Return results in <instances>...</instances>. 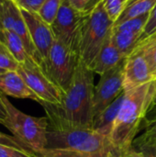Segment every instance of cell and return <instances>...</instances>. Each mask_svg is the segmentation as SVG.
Masks as SVG:
<instances>
[{
	"label": "cell",
	"mask_w": 156,
	"mask_h": 157,
	"mask_svg": "<svg viewBox=\"0 0 156 157\" xmlns=\"http://www.w3.org/2000/svg\"><path fill=\"white\" fill-rule=\"evenodd\" d=\"M94 74L78 59L71 82L63 92L62 104L55 106L45 102L40 103L47 118L58 120L71 126L92 128L95 118Z\"/></svg>",
	"instance_id": "1"
},
{
	"label": "cell",
	"mask_w": 156,
	"mask_h": 157,
	"mask_svg": "<svg viewBox=\"0 0 156 157\" xmlns=\"http://www.w3.org/2000/svg\"><path fill=\"white\" fill-rule=\"evenodd\" d=\"M153 93L154 81L125 92L109 136L113 151L119 156L132 148L137 133L143 129Z\"/></svg>",
	"instance_id": "2"
},
{
	"label": "cell",
	"mask_w": 156,
	"mask_h": 157,
	"mask_svg": "<svg viewBox=\"0 0 156 157\" xmlns=\"http://www.w3.org/2000/svg\"><path fill=\"white\" fill-rule=\"evenodd\" d=\"M45 149L73 150L87 154L113 151L109 137L92 128L71 126L58 120L48 118Z\"/></svg>",
	"instance_id": "3"
},
{
	"label": "cell",
	"mask_w": 156,
	"mask_h": 157,
	"mask_svg": "<svg viewBox=\"0 0 156 157\" xmlns=\"http://www.w3.org/2000/svg\"><path fill=\"white\" fill-rule=\"evenodd\" d=\"M2 98L6 109V118L2 122L13 136L28 149L39 154L45 149L47 143L48 118L33 117L17 109L6 95Z\"/></svg>",
	"instance_id": "4"
},
{
	"label": "cell",
	"mask_w": 156,
	"mask_h": 157,
	"mask_svg": "<svg viewBox=\"0 0 156 157\" xmlns=\"http://www.w3.org/2000/svg\"><path fill=\"white\" fill-rule=\"evenodd\" d=\"M113 26L114 23L108 16L102 1L91 13L85 16L80 31L77 52L79 59L90 69Z\"/></svg>",
	"instance_id": "5"
},
{
	"label": "cell",
	"mask_w": 156,
	"mask_h": 157,
	"mask_svg": "<svg viewBox=\"0 0 156 157\" xmlns=\"http://www.w3.org/2000/svg\"><path fill=\"white\" fill-rule=\"evenodd\" d=\"M17 72L24 79L28 86L42 102L60 106L63 98V90L56 85L45 73L43 68L32 58H28L18 64Z\"/></svg>",
	"instance_id": "6"
},
{
	"label": "cell",
	"mask_w": 156,
	"mask_h": 157,
	"mask_svg": "<svg viewBox=\"0 0 156 157\" xmlns=\"http://www.w3.org/2000/svg\"><path fill=\"white\" fill-rule=\"evenodd\" d=\"M79 56L76 51L55 39L43 70L64 92L74 73Z\"/></svg>",
	"instance_id": "7"
},
{
	"label": "cell",
	"mask_w": 156,
	"mask_h": 157,
	"mask_svg": "<svg viewBox=\"0 0 156 157\" xmlns=\"http://www.w3.org/2000/svg\"><path fill=\"white\" fill-rule=\"evenodd\" d=\"M85 16L76 10L69 0H63L57 17L51 25L55 39L77 52L80 31Z\"/></svg>",
	"instance_id": "8"
},
{
	"label": "cell",
	"mask_w": 156,
	"mask_h": 157,
	"mask_svg": "<svg viewBox=\"0 0 156 157\" xmlns=\"http://www.w3.org/2000/svg\"><path fill=\"white\" fill-rule=\"evenodd\" d=\"M126 60V59H125ZM125 60L116 67L101 75L95 86L94 116H97L123 92V70ZM95 119V118H94Z\"/></svg>",
	"instance_id": "9"
},
{
	"label": "cell",
	"mask_w": 156,
	"mask_h": 157,
	"mask_svg": "<svg viewBox=\"0 0 156 157\" xmlns=\"http://www.w3.org/2000/svg\"><path fill=\"white\" fill-rule=\"evenodd\" d=\"M2 25L3 29L13 31L22 40L29 57H31L43 68V62L31 40L27 24L21 13V9L17 5L15 0H5Z\"/></svg>",
	"instance_id": "10"
},
{
	"label": "cell",
	"mask_w": 156,
	"mask_h": 157,
	"mask_svg": "<svg viewBox=\"0 0 156 157\" xmlns=\"http://www.w3.org/2000/svg\"><path fill=\"white\" fill-rule=\"evenodd\" d=\"M21 13L27 24L31 40L43 62L44 67V63L55 40L51 25L46 23L38 13L29 12L24 9H21Z\"/></svg>",
	"instance_id": "11"
},
{
	"label": "cell",
	"mask_w": 156,
	"mask_h": 157,
	"mask_svg": "<svg viewBox=\"0 0 156 157\" xmlns=\"http://www.w3.org/2000/svg\"><path fill=\"white\" fill-rule=\"evenodd\" d=\"M154 80L149 64L141 51L135 49L125 60L123 70V90L130 91Z\"/></svg>",
	"instance_id": "12"
},
{
	"label": "cell",
	"mask_w": 156,
	"mask_h": 157,
	"mask_svg": "<svg viewBox=\"0 0 156 157\" xmlns=\"http://www.w3.org/2000/svg\"><path fill=\"white\" fill-rule=\"evenodd\" d=\"M0 92L16 98H29L40 102L17 71H6L0 75Z\"/></svg>",
	"instance_id": "13"
},
{
	"label": "cell",
	"mask_w": 156,
	"mask_h": 157,
	"mask_svg": "<svg viewBox=\"0 0 156 157\" xmlns=\"http://www.w3.org/2000/svg\"><path fill=\"white\" fill-rule=\"evenodd\" d=\"M126 58L127 57L113 44L110 32L108 38L106 39L91 70L95 74H98L101 75L104 73L116 67Z\"/></svg>",
	"instance_id": "14"
},
{
	"label": "cell",
	"mask_w": 156,
	"mask_h": 157,
	"mask_svg": "<svg viewBox=\"0 0 156 157\" xmlns=\"http://www.w3.org/2000/svg\"><path fill=\"white\" fill-rule=\"evenodd\" d=\"M125 97V92H123L115 101H113L108 107H107L101 113L95 117L93 121V129L98 132L109 137L114 121L117 118L119 110L122 105Z\"/></svg>",
	"instance_id": "15"
},
{
	"label": "cell",
	"mask_w": 156,
	"mask_h": 157,
	"mask_svg": "<svg viewBox=\"0 0 156 157\" xmlns=\"http://www.w3.org/2000/svg\"><path fill=\"white\" fill-rule=\"evenodd\" d=\"M0 41L6 47L18 63H21L29 58L24 42L13 31L6 29H0Z\"/></svg>",
	"instance_id": "16"
},
{
	"label": "cell",
	"mask_w": 156,
	"mask_h": 157,
	"mask_svg": "<svg viewBox=\"0 0 156 157\" xmlns=\"http://www.w3.org/2000/svg\"><path fill=\"white\" fill-rule=\"evenodd\" d=\"M141 36L142 35L139 33L119 30L114 28L111 31V40L113 44L126 57H128L136 48L140 41Z\"/></svg>",
	"instance_id": "17"
},
{
	"label": "cell",
	"mask_w": 156,
	"mask_h": 157,
	"mask_svg": "<svg viewBox=\"0 0 156 157\" xmlns=\"http://www.w3.org/2000/svg\"><path fill=\"white\" fill-rule=\"evenodd\" d=\"M155 5L156 0H130L125 10L114 24V27L131 18L150 14Z\"/></svg>",
	"instance_id": "18"
},
{
	"label": "cell",
	"mask_w": 156,
	"mask_h": 157,
	"mask_svg": "<svg viewBox=\"0 0 156 157\" xmlns=\"http://www.w3.org/2000/svg\"><path fill=\"white\" fill-rule=\"evenodd\" d=\"M132 148L143 155L156 156V121L145 129V132L135 138Z\"/></svg>",
	"instance_id": "19"
},
{
	"label": "cell",
	"mask_w": 156,
	"mask_h": 157,
	"mask_svg": "<svg viewBox=\"0 0 156 157\" xmlns=\"http://www.w3.org/2000/svg\"><path fill=\"white\" fill-rule=\"evenodd\" d=\"M135 49L141 51L143 54L153 76L156 79V33L139 41Z\"/></svg>",
	"instance_id": "20"
},
{
	"label": "cell",
	"mask_w": 156,
	"mask_h": 157,
	"mask_svg": "<svg viewBox=\"0 0 156 157\" xmlns=\"http://www.w3.org/2000/svg\"><path fill=\"white\" fill-rule=\"evenodd\" d=\"M113 151L101 154H87L73 150L63 149H43L38 155L40 157H108Z\"/></svg>",
	"instance_id": "21"
},
{
	"label": "cell",
	"mask_w": 156,
	"mask_h": 157,
	"mask_svg": "<svg viewBox=\"0 0 156 157\" xmlns=\"http://www.w3.org/2000/svg\"><path fill=\"white\" fill-rule=\"evenodd\" d=\"M63 0H45L40 9L39 10V16L49 25H51L57 17L60 10Z\"/></svg>",
	"instance_id": "22"
},
{
	"label": "cell",
	"mask_w": 156,
	"mask_h": 157,
	"mask_svg": "<svg viewBox=\"0 0 156 157\" xmlns=\"http://www.w3.org/2000/svg\"><path fill=\"white\" fill-rule=\"evenodd\" d=\"M149 15L150 14H146V15H143L141 17L131 18V19L126 20L125 22L120 23L113 28L116 29H119V30H125V31H130V32H133V33H139L142 35L144 30V28L146 26V23L148 21Z\"/></svg>",
	"instance_id": "23"
},
{
	"label": "cell",
	"mask_w": 156,
	"mask_h": 157,
	"mask_svg": "<svg viewBox=\"0 0 156 157\" xmlns=\"http://www.w3.org/2000/svg\"><path fill=\"white\" fill-rule=\"evenodd\" d=\"M102 2L108 16L115 24L125 10L130 0H102Z\"/></svg>",
	"instance_id": "24"
},
{
	"label": "cell",
	"mask_w": 156,
	"mask_h": 157,
	"mask_svg": "<svg viewBox=\"0 0 156 157\" xmlns=\"http://www.w3.org/2000/svg\"><path fill=\"white\" fill-rule=\"evenodd\" d=\"M18 64L6 47L0 41V68L6 71H17Z\"/></svg>",
	"instance_id": "25"
},
{
	"label": "cell",
	"mask_w": 156,
	"mask_h": 157,
	"mask_svg": "<svg viewBox=\"0 0 156 157\" xmlns=\"http://www.w3.org/2000/svg\"><path fill=\"white\" fill-rule=\"evenodd\" d=\"M37 154L0 144V157H36Z\"/></svg>",
	"instance_id": "26"
},
{
	"label": "cell",
	"mask_w": 156,
	"mask_h": 157,
	"mask_svg": "<svg viewBox=\"0 0 156 157\" xmlns=\"http://www.w3.org/2000/svg\"><path fill=\"white\" fill-rule=\"evenodd\" d=\"M71 5L83 15L91 13L102 0H69Z\"/></svg>",
	"instance_id": "27"
},
{
	"label": "cell",
	"mask_w": 156,
	"mask_h": 157,
	"mask_svg": "<svg viewBox=\"0 0 156 157\" xmlns=\"http://www.w3.org/2000/svg\"><path fill=\"white\" fill-rule=\"evenodd\" d=\"M156 121V79L154 80V93L152 97V100L148 107L143 128L146 129L148 126L152 125Z\"/></svg>",
	"instance_id": "28"
},
{
	"label": "cell",
	"mask_w": 156,
	"mask_h": 157,
	"mask_svg": "<svg viewBox=\"0 0 156 157\" xmlns=\"http://www.w3.org/2000/svg\"><path fill=\"white\" fill-rule=\"evenodd\" d=\"M156 33V5L153 10L150 12L148 21L146 23V26L144 28V30L142 34V37L140 39V41L151 35H154Z\"/></svg>",
	"instance_id": "29"
},
{
	"label": "cell",
	"mask_w": 156,
	"mask_h": 157,
	"mask_svg": "<svg viewBox=\"0 0 156 157\" xmlns=\"http://www.w3.org/2000/svg\"><path fill=\"white\" fill-rule=\"evenodd\" d=\"M15 2L21 9L38 13L45 0H15Z\"/></svg>",
	"instance_id": "30"
},
{
	"label": "cell",
	"mask_w": 156,
	"mask_h": 157,
	"mask_svg": "<svg viewBox=\"0 0 156 157\" xmlns=\"http://www.w3.org/2000/svg\"><path fill=\"white\" fill-rule=\"evenodd\" d=\"M0 144H5V145H9V146H12V147H16V148H18V149L26 150V151H29V152H32L29 149H28L25 145H23L20 142H18L14 136L6 135V134L3 133L1 132H0Z\"/></svg>",
	"instance_id": "31"
},
{
	"label": "cell",
	"mask_w": 156,
	"mask_h": 157,
	"mask_svg": "<svg viewBox=\"0 0 156 157\" xmlns=\"http://www.w3.org/2000/svg\"><path fill=\"white\" fill-rule=\"evenodd\" d=\"M6 118V109L2 98V93L0 92V124H2V122Z\"/></svg>",
	"instance_id": "32"
},
{
	"label": "cell",
	"mask_w": 156,
	"mask_h": 157,
	"mask_svg": "<svg viewBox=\"0 0 156 157\" xmlns=\"http://www.w3.org/2000/svg\"><path fill=\"white\" fill-rule=\"evenodd\" d=\"M119 157H138V152L136 150H134L133 148H131L129 151H127L126 153L120 155Z\"/></svg>",
	"instance_id": "33"
},
{
	"label": "cell",
	"mask_w": 156,
	"mask_h": 157,
	"mask_svg": "<svg viewBox=\"0 0 156 157\" xmlns=\"http://www.w3.org/2000/svg\"><path fill=\"white\" fill-rule=\"evenodd\" d=\"M4 5H5V0H0V29H3V25H2V17H3Z\"/></svg>",
	"instance_id": "34"
},
{
	"label": "cell",
	"mask_w": 156,
	"mask_h": 157,
	"mask_svg": "<svg viewBox=\"0 0 156 157\" xmlns=\"http://www.w3.org/2000/svg\"><path fill=\"white\" fill-rule=\"evenodd\" d=\"M138 157H156V156L149 155H143V154H142V153H139V152H138Z\"/></svg>",
	"instance_id": "35"
},
{
	"label": "cell",
	"mask_w": 156,
	"mask_h": 157,
	"mask_svg": "<svg viewBox=\"0 0 156 157\" xmlns=\"http://www.w3.org/2000/svg\"><path fill=\"white\" fill-rule=\"evenodd\" d=\"M108 157H119V155H117V154H116V153L113 151V152H112V153H111V154L108 155Z\"/></svg>",
	"instance_id": "36"
},
{
	"label": "cell",
	"mask_w": 156,
	"mask_h": 157,
	"mask_svg": "<svg viewBox=\"0 0 156 157\" xmlns=\"http://www.w3.org/2000/svg\"><path fill=\"white\" fill-rule=\"evenodd\" d=\"M6 70H5V69H2V68H0V75H2L3 73H5Z\"/></svg>",
	"instance_id": "37"
},
{
	"label": "cell",
	"mask_w": 156,
	"mask_h": 157,
	"mask_svg": "<svg viewBox=\"0 0 156 157\" xmlns=\"http://www.w3.org/2000/svg\"><path fill=\"white\" fill-rule=\"evenodd\" d=\"M36 157H38V155H37V156H36Z\"/></svg>",
	"instance_id": "38"
}]
</instances>
